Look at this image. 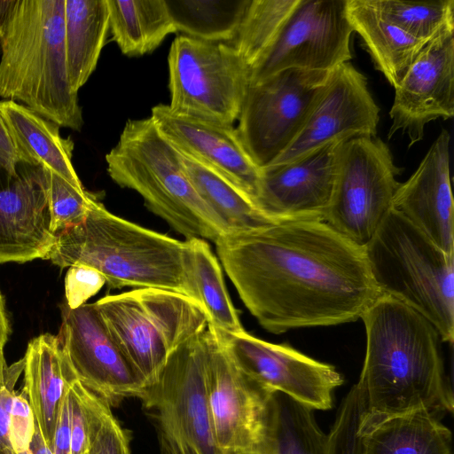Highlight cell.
Here are the masks:
<instances>
[{
	"instance_id": "cell-1",
	"label": "cell",
	"mask_w": 454,
	"mask_h": 454,
	"mask_svg": "<svg viewBox=\"0 0 454 454\" xmlns=\"http://www.w3.org/2000/svg\"><path fill=\"white\" fill-rule=\"evenodd\" d=\"M214 242L242 302L274 334L355 322L381 294L364 248L324 221L276 222Z\"/></svg>"
},
{
	"instance_id": "cell-42",
	"label": "cell",
	"mask_w": 454,
	"mask_h": 454,
	"mask_svg": "<svg viewBox=\"0 0 454 454\" xmlns=\"http://www.w3.org/2000/svg\"><path fill=\"white\" fill-rule=\"evenodd\" d=\"M357 439L349 433L333 434L328 440L327 454H356Z\"/></svg>"
},
{
	"instance_id": "cell-13",
	"label": "cell",
	"mask_w": 454,
	"mask_h": 454,
	"mask_svg": "<svg viewBox=\"0 0 454 454\" xmlns=\"http://www.w3.org/2000/svg\"><path fill=\"white\" fill-rule=\"evenodd\" d=\"M353 33L347 0H300L251 70L249 84L292 68L332 72L351 59Z\"/></svg>"
},
{
	"instance_id": "cell-33",
	"label": "cell",
	"mask_w": 454,
	"mask_h": 454,
	"mask_svg": "<svg viewBox=\"0 0 454 454\" xmlns=\"http://www.w3.org/2000/svg\"><path fill=\"white\" fill-rule=\"evenodd\" d=\"M389 20L412 36L430 41L454 29V1L373 0Z\"/></svg>"
},
{
	"instance_id": "cell-47",
	"label": "cell",
	"mask_w": 454,
	"mask_h": 454,
	"mask_svg": "<svg viewBox=\"0 0 454 454\" xmlns=\"http://www.w3.org/2000/svg\"><path fill=\"white\" fill-rule=\"evenodd\" d=\"M243 454H256V453H243Z\"/></svg>"
},
{
	"instance_id": "cell-15",
	"label": "cell",
	"mask_w": 454,
	"mask_h": 454,
	"mask_svg": "<svg viewBox=\"0 0 454 454\" xmlns=\"http://www.w3.org/2000/svg\"><path fill=\"white\" fill-rule=\"evenodd\" d=\"M58 335L78 380L110 405L138 397L145 380L112 336L94 303L61 306Z\"/></svg>"
},
{
	"instance_id": "cell-21",
	"label": "cell",
	"mask_w": 454,
	"mask_h": 454,
	"mask_svg": "<svg viewBox=\"0 0 454 454\" xmlns=\"http://www.w3.org/2000/svg\"><path fill=\"white\" fill-rule=\"evenodd\" d=\"M40 168L0 183V264L44 259L56 236Z\"/></svg>"
},
{
	"instance_id": "cell-22",
	"label": "cell",
	"mask_w": 454,
	"mask_h": 454,
	"mask_svg": "<svg viewBox=\"0 0 454 454\" xmlns=\"http://www.w3.org/2000/svg\"><path fill=\"white\" fill-rule=\"evenodd\" d=\"M24 387L35 424L51 449L64 395L77 380L59 336L32 339L24 356Z\"/></svg>"
},
{
	"instance_id": "cell-8",
	"label": "cell",
	"mask_w": 454,
	"mask_h": 454,
	"mask_svg": "<svg viewBox=\"0 0 454 454\" xmlns=\"http://www.w3.org/2000/svg\"><path fill=\"white\" fill-rule=\"evenodd\" d=\"M205 332L177 347L138 396L155 420L160 454H221L207 395Z\"/></svg>"
},
{
	"instance_id": "cell-2",
	"label": "cell",
	"mask_w": 454,
	"mask_h": 454,
	"mask_svg": "<svg viewBox=\"0 0 454 454\" xmlns=\"http://www.w3.org/2000/svg\"><path fill=\"white\" fill-rule=\"evenodd\" d=\"M366 351L356 389L365 426L417 410L451 413L452 387L434 326L403 302L380 294L360 317Z\"/></svg>"
},
{
	"instance_id": "cell-36",
	"label": "cell",
	"mask_w": 454,
	"mask_h": 454,
	"mask_svg": "<svg viewBox=\"0 0 454 454\" xmlns=\"http://www.w3.org/2000/svg\"><path fill=\"white\" fill-rule=\"evenodd\" d=\"M105 284V278L90 267H69L65 278L66 304L72 309L79 308L94 296Z\"/></svg>"
},
{
	"instance_id": "cell-23",
	"label": "cell",
	"mask_w": 454,
	"mask_h": 454,
	"mask_svg": "<svg viewBox=\"0 0 454 454\" xmlns=\"http://www.w3.org/2000/svg\"><path fill=\"white\" fill-rule=\"evenodd\" d=\"M0 110L20 163L49 170L85 190L73 166L74 142L61 137L59 126L15 101H0Z\"/></svg>"
},
{
	"instance_id": "cell-28",
	"label": "cell",
	"mask_w": 454,
	"mask_h": 454,
	"mask_svg": "<svg viewBox=\"0 0 454 454\" xmlns=\"http://www.w3.org/2000/svg\"><path fill=\"white\" fill-rule=\"evenodd\" d=\"M112 40L129 57L153 51L176 29L165 0H107Z\"/></svg>"
},
{
	"instance_id": "cell-27",
	"label": "cell",
	"mask_w": 454,
	"mask_h": 454,
	"mask_svg": "<svg viewBox=\"0 0 454 454\" xmlns=\"http://www.w3.org/2000/svg\"><path fill=\"white\" fill-rule=\"evenodd\" d=\"M65 49L74 92L94 72L109 32L107 0H65Z\"/></svg>"
},
{
	"instance_id": "cell-45",
	"label": "cell",
	"mask_w": 454,
	"mask_h": 454,
	"mask_svg": "<svg viewBox=\"0 0 454 454\" xmlns=\"http://www.w3.org/2000/svg\"><path fill=\"white\" fill-rule=\"evenodd\" d=\"M7 364L4 356V346L0 345V388L4 384Z\"/></svg>"
},
{
	"instance_id": "cell-10",
	"label": "cell",
	"mask_w": 454,
	"mask_h": 454,
	"mask_svg": "<svg viewBox=\"0 0 454 454\" xmlns=\"http://www.w3.org/2000/svg\"><path fill=\"white\" fill-rule=\"evenodd\" d=\"M206 387L214 435L221 454H270L275 393L246 375L207 325Z\"/></svg>"
},
{
	"instance_id": "cell-37",
	"label": "cell",
	"mask_w": 454,
	"mask_h": 454,
	"mask_svg": "<svg viewBox=\"0 0 454 454\" xmlns=\"http://www.w3.org/2000/svg\"><path fill=\"white\" fill-rule=\"evenodd\" d=\"M35 431L34 413L22 389L14 395L9 427L10 442L15 454H31L30 443Z\"/></svg>"
},
{
	"instance_id": "cell-31",
	"label": "cell",
	"mask_w": 454,
	"mask_h": 454,
	"mask_svg": "<svg viewBox=\"0 0 454 454\" xmlns=\"http://www.w3.org/2000/svg\"><path fill=\"white\" fill-rule=\"evenodd\" d=\"M270 454H327L328 434L317 426L311 409L275 393Z\"/></svg>"
},
{
	"instance_id": "cell-24",
	"label": "cell",
	"mask_w": 454,
	"mask_h": 454,
	"mask_svg": "<svg viewBox=\"0 0 454 454\" xmlns=\"http://www.w3.org/2000/svg\"><path fill=\"white\" fill-rule=\"evenodd\" d=\"M347 12L374 67L396 88L429 41L416 38L393 23L373 0H347Z\"/></svg>"
},
{
	"instance_id": "cell-26",
	"label": "cell",
	"mask_w": 454,
	"mask_h": 454,
	"mask_svg": "<svg viewBox=\"0 0 454 454\" xmlns=\"http://www.w3.org/2000/svg\"><path fill=\"white\" fill-rule=\"evenodd\" d=\"M184 242V295L203 309L208 325L215 332L228 334L245 332L227 292L219 261L209 244L200 238Z\"/></svg>"
},
{
	"instance_id": "cell-14",
	"label": "cell",
	"mask_w": 454,
	"mask_h": 454,
	"mask_svg": "<svg viewBox=\"0 0 454 454\" xmlns=\"http://www.w3.org/2000/svg\"><path fill=\"white\" fill-rule=\"evenodd\" d=\"M215 333L235 364L267 390L281 393L311 410L332 408L333 391L344 381L334 366L246 331Z\"/></svg>"
},
{
	"instance_id": "cell-34",
	"label": "cell",
	"mask_w": 454,
	"mask_h": 454,
	"mask_svg": "<svg viewBox=\"0 0 454 454\" xmlns=\"http://www.w3.org/2000/svg\"><path fill=\"white\" fill-rule=\"evenodd\" d=\"M40 170L50 210V228L56 236L83 222L98 198L86 190L76 189L49 170Z\"/></svg>"
},
{
	"instance_id": "cell-40",
	"label": "cell",
	"mask_w": 454,
	"mask_h": 454,
	"mask_svg": "<svg viewBox=\"0 0 454 454\" xmlns=\"http://www.w3.org/2000/svg\"><path fill=\"white\" fill-rule=\"evenodd\" d=\"M51 450L53 454H71V398L70 387L61 403Z\"/></svg>"
},
{
	"instance_id": "cell-35",
	"label": "cell",
	"mask_w": 454,
	"mask_h": 454,
	"mask_svg": "<svg viewBox=\"0 0 454 454\" xmlns=\"http://www.w3.org/2000/svg\"><path fill=\"white\" fill-rule=\"evenodd\" d=\"M90 418L89 454H130L129 435L111 412L110 404L96 395L87 401Z\"/></svg>"
},
{
	"instance_id": "cell-32",
	"label": "cell",
	"mask_w": 454,
	"mask_h": 454,
	"mask_svg": "<svg viewBox=\"0 0 454 454\" xmlns=\"http://www.w3.org/2000/svg\"><path fill=\"white\" fill-rule=\"evenodd\" d=\"M300 0H250L230 43L250 72L262 60Z\"/></svg>"
},
{
	"instance_id": "cell-9",
	"label": "cell",
	"mask_w": 454,
	"mask_h": 454,
	"mask_svg": "<svg viewBox=\"0 0 454 454\" xmlns=\"http://www.w3.org/2000/svg\"><path fill=\"white\" fill-rule=\"evenodd\" d=\"M169 109L179 115L233 125L250 70L230 43L179 35L168 57Z\"/></svg>"
},
{
	"instance_id": "cell-18",
	"label": "cell",
	"mask_w": 454,
	"mask_h": 454,
	"mask_svg": "<svg viewBox=\"0 0 454 454\" xmlns=\"http://www.w3.org/2000/svg\"><path fill=\"white\" fill-rule=\"evenodd\" d=\"M344 141H335L296 160L262 168L254 204L274 222L325 219Z\"/></svg>"
},
{
	"instance_id": "cell-12",
	"label": "cell",
	"mask_w": 454,
	"mask_h": 454,
	"mask_svg": "<svg viewBox=\"0 0 454 454\" xmlns=\"http://www.w3.org/2000/svg\"><path fill=\"white\" fill-rule=\"evenodd\" d=\"M331 73L292 68L248 85L237 130L259 168L270 165L294 141Z\"/></svg>"
},
{
	"instance_id": "cell-38",
	"label": "cell",
	"mask_w": 454,
	"mask_h": 454,
	"mask_svg": "<svg viewBox=\"0 0 454 454\" xmlns=\"http://www.w3.org/2000/svg\"><path fill=\"white\" fill-rule=\"evenodd\" d=\"M84 389L78 379L70 386L71 454H89L90 419Z\"/></svg>"
},
{
	"instance_id": "cell-41",
	"label": "cell",
	"mask_w": 454,
	"mask_h": 454,
	"mask_svg": "<svg viewBox=\"0 0 454 454\" xmlns=\"http://www.w3.org/2000/svg\"><path fill=\"white\" fill-rule=\"evenodd\" d=\"M19 164L12 137L0 110V169L7 176L16 177Z\"/></svg>"
},
{
	"instance_id": "cell-3",
	"label": "cell",
	"mask_w": 454,
	"mask_h": 454,
	"mask_svg": "<svg viewBox=\"0 0 454 454\" xmlns=\"http://www.w3.org/2000/svg\"><path fill=\"white\" fill-rule=\"evenodd\" d=\"M65 0H16L0 37V98L59 127L81 130L65 49Z\"/></svg>"
},
{
	"instance_id": "cell-30",
	"label": "cell",
	"mask_w": 454,
	"mask_h": 454,
	"mask_svg": "<svg viewBox=\"0 0 454 454\" xmlns=\"http://www.w3.org/2000/svg\"><path fill=\"white\" fill-rule=\"evenodd\" d=\"M165 1L176 32L217 43L233 41L250 3V0Z\"/></svg>"
},
{
	"instance_id": "cell-29",
	"label": "cell",
	"mask_w": 454,
	"mask_h": 454,
	"mask_svg": "<svg viewBox=\"0 0 454 454\" xmlns=\"http://www.w3.org/2000/svg\"><path fill=\"white\" fill-rule=\"evenodd\" d=\"M181 157L195 190L221 221L226 234L247 232L276 223L227 178L182 154Z\"/></svg>"
},
{
	"instance_id": "cell-20",
	"label": "cell",
	"mask_w": 454,
	"mask_h": 454,
	"mask_svg": "<svg viewBox=\"0 0 454 454\" xmlns=\"http://www.w3.org/2000/svg\"><path fill=\"white\" fill-rule=\"evenodd\" d=\"M450 134L442 129L415 172L400 183L393 207L449 254H454Z\"/></svg>"
},
{
	"instance_id": "cell-11",
	"label": "cell",
	"mask_w": 454,
	"mask_h": 454,
	"mask_svg": "<svg viewBox=\"0 0 454 454\" xmlns=\"http://www.w3.org/2000/svg\"><path fill=\"white\" fill-rule=\"evenodd\" d=\"M402 168L378 137H358L342 143L335 185L325 222L364 247L393 207Z\"/></svg>"
},
{
	"instance_id": "cell-43",
	"label": "cell",
	"mask_w": 454,
	"mask_h": 454,
	"mask_svg": "<svg viewBox=\"0 0 454 454\" xmlns=\"http://www.w3.org/2000/svg\"><path fill=\"white\" fill-rule=\"evenodd\" d=\"M11 333L10 320L7 314L5 301L0 290V345L4 346Z\"/></svg>"
},
{
	"instance_id": "cell-44",
	"label": "cell",
	"mask_w": 454,
	"mask_h": 454,
	"mask_svg": "<svg viewBox=\"0 0 454 454\" xmlns=\"http://www.w3.org/2000/svg\"><path fill=\"white\" fill-rule=\"evenodd\" d=\"M16 0H0V37L3 34L4 26L6 25Z\"/></svg>"
},
{
	"instance_id": "cell-46",
	"label": "cell",
	"mask_w": 454,
	"mask_h": 454,
	"mask_svg": "<svg viewBox=\"0 0 454 454\" xmlns=\"http://www.w3.org/2000/svg\"><path fill=\"white\" fill-rule=\"evenodd\" d=\"M0 454H15L13 451H0Z\"/></svg>"
},
{
	"instance_id": "cell-6",
	"label": "cell",
	"mask_w": 454,
	"mask_h": 454,
	"mask_svg": "<svg viewBox=\"0 0 454 454\" xmlns=\"http://www.w3.org/2000/svg\"><path fill=\"white\" fill-rule=\"evenodd\" d=\"M372 277L382 294L412 308L454 340V254L437 247L392 207L364 247Z\"/></svg>"
},
{
	"instance_id": "cell-25",
	"label": "cell",
	"mask_w": 454,
	"mask_h": 454,
	"mask_svg": "<svg viewBox=\"0 0 454 454\" xmlns=\"http://www.w3.org/2000/svg\"><path fill=\"white\" fill-rule=\"evenodd\" d=\"M356 454H452L451 432L427 410L359 423Z\"/></svg>"
},
{
	"instance_id": "cell-5",
	"label": "cell",
	"mask_w": 454,
	"mask_h": 454,
	"mask_svg": "<svg viewBox=\"0 0 454 454\" xmlns=\"http://www.w3.org/2000/svg\"><path fill=\"white\" fill-rule=\"evenodd\" d=\"M107 172L122 188L137 192L146 207L188 239L215 241L225 229L200 198L181 154L151 117L126 122L117 144L106 155Z\"/></svg>"
},
{
	"instance_id": "cell-7",
	"label": "cell",
	"mask_w": 454,
	"mask_h": 454,
	"mask_svg": "<svg viewBox=\"0 0 454 454\" xmlns=\"http://www.w3.org/2000/svg\"><path fill=\"white\" fill-rule=\"evenodd\" d=\"M112 336L146 385L169 355L207 329L203 309L189 297L158 288H135L94 302Z\"/></svg>"
},
{
	"instance_id": "cell-17",
	"label": "cell",
	"mask_w": 454,
	"mask_h": 454,
	"mask_svg": "<svg viewBox=\"0 0 454 454\" xmlns=\"http://www.w3.org/2000/svg\"><path fill=\"white\" fill-rule=\"evenodd\" d=\"M388 139L402 131L409 147L424 137L425 127L454 115V29L430 40L395 88Z\"/></svg>"
},
{
	"instance_id": "cell-19",
	"label": "cell",
	"mask_w": 454,
	"mask_h": 454,
	"mask_svg": "<svg viewBox=\"0 0 454 454\" xmlns=\"http://www.w3.org/2000/svg\"><path fill=\"white\" fill-rule=\"evenodd\" d=\"M150 117L179 153L216 171L254 203L262 168L247 151L237 128L179 115L163 104L153 106Z\"/></svg>"
},
{
	"instance_id": "cell-16",
	"label": "cell",
	"mask_w": 454,
	"mask_h": 454,
	"mask_svg": "<svg viewBox=\"0 0 454 454\" xmlns=\"http://www.w3.org/2000/svg\"><path fill=\"white\" fill-rule=\"evenodd\" d=\"M379 121L380 108L366 76L350 62L343 63L332 71L297 137L269 166L292 162L335 141L376 137Z\"/></svg>"
},
{
	"instance_id": "cell-39",
	"label": "cell",
	"mask_w": 454,
	"mask_h": 454,
	"mask_svg": "<svg viewBox=\"0 0 454 454\" xmlns=\"http://www.w3.org/2000/svg\"><path fill=\"white\" fill-rule=\"evenodd\" d=\"M24 370V358L7 366L0 388V451H13L9 438L11 412L15 395L14 387Z\"/></svg>"
},
{
	"instance_id": "cell-4",
	"label": "cell",
	"mask_w": 454,
	"mask_h": 454,
	"mask_svg": "<svg viewBox=\"0 0 454 454\" xmlns=\"http://www.w3.org/2000/svg\"><path fill=\"white\" fill-rule=\"evenodd\" d=\"M184 242L109 212L97 200L81 223L56 235L45 260L98 270L110 289L158 288L184 295Z\"/></svg>"
}]
</instances>
